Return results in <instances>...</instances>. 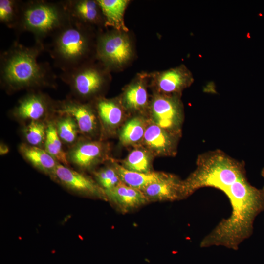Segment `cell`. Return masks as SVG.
Instances as JSON below:
<instances>
[{
  "label": "cell",
  "instance_id": "6da1fadb",
  "mask_svg": "<svg viewBox=\"0 0 264 264\" xmlns=\"http://www.w3.org/2000/svg\"><path fill=\"white\" fill-rule=\"evenodd\" d=\"M223 193L229 200L231 214L202 239V248L222 246L237 250L252 234L254 220L264 210V188L253 186L247 178L235 182Z\"/></svg>",
  "mask_w": 264,
  "mask_h": 264
},
{
  "label": "cell",
  "instance_id": "7a4b0ae2",
  "mask_svg": "<svg viewBox=\"0 0 264 264\" xmlns=\"http://www.w3.org/2000/svg\"><path fill=\"white\" fill-rule=\"evenodd\" d=\"M44 49L39 43L27 47L15 42L0 55L1 84L13 91L53 85L55 76L49 66L38 61Z\"/></svg>",
  "mask_w": 264,
  "mask_h": 264
},
{
  "label": "cell",
  "instance_id": "3957f363",
  "mask_svg": "<svg viewBox=\"0 0 264 264\" xmlns=\"http://www.w3.org/2000/svg\"><path fill=\"white\" fill-rule=\"evenodd\" d=\"M246 178L244 164L222 151H209L200 155L196 169L184 180L185 198L204 187H213L224 192L234 183Z\"/></svg>",
  "mask_w": 264,
  "mask_h": 264
},
{
  "label": "cell",
  "instance_id": "277c9868",
  "mask_svg": "<svg viewBox=\"0 0 264 264\" xmlns=\"http://www.w3.org/2000/svg\"><path fill=\"white\" fill-rule=\"evenodd\" d=\"M70 17L64 1L29 0L22 3L18 25V32L32 33L36 43L53 36L66 24Z\"/></svg>",
  "mask_w": 264,
  "mask_h": 264
},
{
  "label": "cell",
  "instance_id": "5b68a950",
  "mask_svg": "<svg viewBox=\"0 0 264 264\" xmlns=\"http://www.w3.org/2000/svg\"><path fill=\"white\" fill-rule=\"evenodd\" d=\"M52 38L49 52L55 65L63 72L85 65L90 45L85 26L70 18Z\"/></svg>",
  "mask_w": 264,
  "mask_h": 264
},
{
  "label": "cell",
  "instance_id": "8992f818",
  "mask_svg": "<svg viewBox=\"0 0 264 264\" xmlns=\"http://www.w3.org/2000/svg\"><path fill=\"white\" fill-rule=\"evenodd\" d=\"M61 77L69 85L74 94L80 98L88 97L96 93L102 88L105 80L100 70L85 65L63 72Z\"/></svg>",
  "mask_w": 264,
  "mask_h": 264
},
{
  "label": "cell",
  "instance_id": "52a82bcc",
  "mask_svg": "<svg viewBox=\"0 0 264 264\" xmlns=\"http://www.w3.org/2000/svg\"><path fill=\"white\" fill-rule=\"evenodd\" d=\"M53 178L76 193L107 200L104 190L88 176L62 164L57 165Z\"/></svg>",
  "mask_w": 264,
  "mask_h": 264
},
{
  "label": "cell",
  "instance_id": "ba28073f",
  "mask_svg": "<svg viewBox=\"0 0 264 264\" xmlns=\"http://www.w3.org/2000/svg\"><path fill=\"white\" fill-rule=\"evenodd\" d=\"M96 52L103 63L120 65L129 60L132 51L127 38L123 35L114 33L99 37Z\"/></svg>",
  "mask_w": 264,
  "mask_h": 264
},
{
  "label": "cell",
  "instance_id": "9c48e42d",
  "mask_svg": "<svg viewBox=\"0 0 264 264\" xmlns=\"http://www.w3.org/2000/svg\"><path fill=\"white\" fill-rule=\"evenodd\" d=\"M152 114L155 124L169 131H176L182 118V109L176 97L157 96L152 104Z\"/></svg>",
  "mask_w": 264,
  "mask_h": 264
},
{
  "label": "cell",
  "instance_id": "30bf717a",
  "mask_svg": "<svg viewBox=\"0 0 264 264\" xmlns=\"http://www.w3.org/2000/svg\"><path fill=\"white\" fill-rule=\"evenodd\" d=\"M142 192L150 201H173L185 198L183 180L176 176H166L147 186Z\"/></svg>",
  "mask_w": 264,
  "mask_h": 264
},
{
  "label": "cell",
  "instance_id": "8fae6325",
  "mask_svg": "<svg viewBox=\"0 0 264 264\" xmlns=\"http://www.w3.org/2000/svg\"><path fill=\"white\" fill-rule=\"evenodd\" d=\"M55 111L60 115H67L76 121L79 132L84 134L94 132L97 127V118L90 106L76 100H67L60 103Z\"/></svg>",
  "mask_w": 264,
  "mask_h": 264
},
{
  "label": "cell",
  "instance_id": "7c38bea8",
  "mask_svg": "<svg viewBox=\"0 0 264 264\" xmlns=\"http://www.w3.org/2000/svg\"><path fill=\"white\" fill-rule=\"evenodd\" d=\"M104 192L107 200L123 213L128 212L149 202L141 191L122 182L115 187Z\"/></svg>",
  "mask_w": 264,
  "mask_h": 264
},
{
  "label": "cell",
  "instance_id": "4fadbf2b",
  "mask_svg": "<svg viewBox=\"0 0 264 264\" xmlns=\"http://www.w3.org/2000/svg\"><path fill=\"white\" fill-rule=\"evenodd\" d=\"M50 105L49 100L44 95L37 92L31 93L19 101L13 113L20 119L40 120L46 115Z\"/></svg>",
  "mask_w": 264,
  "mask_h": 264
},
{
  "label": "cell",
  "instance_id": "5bb4252c",
  "mask_svg": "<svg viewBox=\"0 0 264 264\" xmlns=\"http://www.w3.org/2000/svg\"><path fill=\"white\" fill-rule=\"evenodd\" d=\"M104 153L102 144L96 141L80 142L69 151L67 158L82 169H88L97 163Z\"/></svg>",
  "mask_w": 264,
  "mask_h": 264
},
{
  "label": "cell",
  "instance_id": "9a60e30c",
  "mask_svg": "<svg viewBox=\"0 0 264 264\" xmlns=\"http://www.w3.org/2000/svg\"><path fill=\"white\" fill-rule=\"evenodd\" d=\"M64 2L70 18L77 22L86 26L98 22L101 10L97 0H70Z\"/></svg>",
  "mask_w": 264,
  "mask_h": 264
},
{
  "label": "cell",
  "instance_id": "2e32d148",
  "mask_svg": "<svg viewBox=\"0 0 264 264\" xmlns=\"http://www.w3.org/2000/svg\"><path fill=\"white\" fill-rule=\"evenodd\" d=\"M193 80L190 72L184 66H181L160 73L157 79V84L163 92L175 93L187 87Z\"/></svg>",
  "mask_w": 264,
  "mask_h": 264
},
{
  "label": "cell",
  "instance_id": "e0dca14e",
  "mask_svg": "<svg viewBox=\"0 0 264 264\" xmlns=\"http://www.w3.org/2000/svg\"><path fill=\"white\" fill-rule=\"evenodd\" d=\"M19 150L22 156L35 168L52 178L58 162L45 150L22 143Z\"/></svg>",
  "mask_w": 264,
  "mask_h": 264
},
{
  "label": "cell",
  "instance_id": "ac0fdd59",
  "mask_svg": "<svg viewBox=\"0 0 264 264\" xmlns=\"http://www.w3.org/2000/svg\"><path fill=\"white\" fill-rule=\"evenodd\" d=\"M143 139L150 149L158 153H170L174 147L173 136L167 130L156 124L151 125L146 128Z\"/></svg>",
  "mask_w": 264,
  "mask_h": 264
},
{
  "label": "cell",
  "instance_id": "d6986e66",
  "mask_svg": "<svg viewBox=\"0 0 264 264\" xmlns=\"http://www.w3.org/2000/svg\"><path fill=\"white\" fill-rule=\"evenodd\" d=\"M114 167L123 183L141 191L150 184L160 180L167 175L162 172L131 171L118 164H115Z\"/></svg>",
  "mask_w": 264,
  "mask_h": 264
},
{
  "label": "cell",
  "instance_id": "ffe728a7",
  "mask_svg": "<svg viewBox=\"0 0 264 264\" xmlns=\"http://www.w3.org/2000/svg\"><path fill=\"white\" fill-rule=\"evenodd\" d=\"M105 19V25L126 30L123 16L128 1L127 0H97Z\"/></svg>",
  "mask_w": 264,
  "mask_h": 264
},
{
  "label": "cell",
  "instance_id": "44dd1931",
  "mask_svg": "<svg viewBox=\"0 0 264 264\" xmlns=\"http://www.w3.org/2000/svg\"><path fill=\"white\" fill-rule=\"evenodd\" d=\"M46 126L45 150L58 162L67 166L68 163L67 154L63 149L61 140L58 134L56 125L53 122H49Z\"/></svg>",
  "mask_w": 264,
  "mask_h": 264
},
{
  "label": "cell",
  "instance_id": "7402d4cb",
  "mask_svg": "<svg viewBox=\"0 0 264 264\" xmlns=\"http://www.w3.org/2000/svg\"><path fill=\"white\" fill-rule=\"evenodd\" d=\"M99 117L104 125L110 128L118 125L122 119V111L114 102L107 99H100L97 104Z\"/></svg>",
  "mask_w": 264,
  "mask_h": 264
},
{
  "label": "cell",
  "instance_id": "603a6c76",
  "mask_svg": "<svg viewBox=\"0 0 264 264\" xmlns=\"http://www.w3.org/2000/svg\"><path fill=\"white\" fill-rule=\"evenodd\" d=\"M22 3V1L16 0H0V22L15 29L20 19Z\"/></svg>",
  "mask_w": 264,
  "mask_h": 264
},
{
  "label": "cell",
  "instance_id": "cb8c5ba5",
  "mask_svg": "<svg viewBox=\"0 0 264 264\" xmlns=\"http://www.w3.org/2000/svg\"><path fill=\"white\" fill-rule=\"evenodd\" d=\"M146 128L141 119L135 117L128 121L123 126L120 134V139L125 145L139 142L144 137Z\"/></svg>",
  "mask_w": 264,
  "mask_h": 264
},
{
  "label": "cell",
  "instance_id": "d4e9b609",
  "mask_svg": "<svg viewBox=\"0 0 264 264\" xmlns=\"http://www.w3.org/2000/svg\"><path fill=\"white\" fill-rule=\"evenodd\" d=\"M124 102L127 108L139 110L144 108L148 100L147 92L144 86L140 83L131 85L124 94Z\"/></svg>",
  "mask_w": 264,
  "mask_h": 264
},
{
  "label": "cell",
  "instance_id": "484cf974",
  "mask_svg": "<svg viewBox=\"0 0 264 264\" xmlns=\"http://www.w3.org/2000/svg\"><path fill=\"white\" fill-rule=\"evenodd\" d=\"M56 127L60 139L67 144L74 143L79 132L78 125L74 119L67 115H61Z\"/></svg>",
  "mask_w": 264,
  "mask_h": 264
},
{
  "label": "cell",
  "instance_id": "4316f807",
  "mask_svg": "<svg viewBox=\"0 0 264 264\" xmlns=\"http://www.w3.org/2000/svg\"><path fill=\"white\" fill-rule=\"evenodd\" d=\"M126 169L140 173L150 172V160L146 152L141 150L132 151L124 161Z\"/></svg>",
  "mask_w": 264,
  "mask_h": 264
},
{
  "label": "cell",
  "instance_id": "83f0119b",
  "mask_svg": "<svg viewBox=\"0 0 264 264\" xmlns=\"http://www.w3.org/2000/svg\"><path fill=\"white\" fill-rule=\"evenodd\" d=\"M46 127L47 126L40 120L31 121L23 130L24 135L28 144L39 148L44 145Z\"/></svg>",
  "mask_w": 264,
  "mask_h": 264
},
{
  "label": "cell",
  "instance_id": "f1b7e54d",
  "mask_svg": "<svg viewBox=\"0 0 264 264\" xmlns=\"http://www.w3.org/2000/svg\"><path fill=\"white\" fill-rule=\"evenodd\" d=\"M98 184L104 190H110L122 182L115 168L107 167L95 173Z\"/></svg>",
  "mask_w": 264,
  "mask_h": 264
},
{
  "label": "cell",
  "instance_id": "f546056e",
  "mask_svg": "<svg viewBox=\"0 0 264 264\" xmlns=\"http://www.w3.org/2000/svg\"><path fill=\"white\" fill-rule=\"evenodd\" d=\"M9 152V148L7 145L3 143L0 144V155H4L6 154Z\"/></svg>",
  "mask_w": 264,
  "mask_h": 264
},
{
  "label": "cell",
  "instance_id": "4dcf8cb0",
  "mask_svg": "<svg viewBox=\"0 0 264 264\" xmlns=\"http://www.w3.org/2000/svg\"><path fill=\"white\" fill-rule=\"evenodd\" d=\"M262 175L264 177V169L262 170ZM263 188L264 189V186Z\"/></svg>",
  "mask_w": 264,
  "mask_h": 264
}]
</instances>
